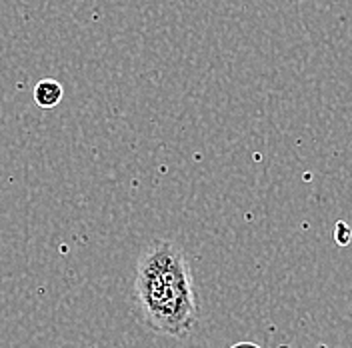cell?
I'll return each instance as SVG.
<instances>
[{
  "instance_id": "cell-1",
  "label": "cell",
  "mask_w": 352,
  "mask_h": 348,
  "mask_svg": "<svg viewBox=\"0 0 352 348\" xmlns=\"http://www.w3.org/2000/svg\"><path fill=\"white\" fill-rule=\"evenodd\" d=\"M136 320L156 334L186 338L198 325L190 262L170 240H154L140 254L132 284Z\"/></svg>"
},
{
  "instance_id": "cell-2",
  "label": "cell",
  "mask_w": 352,
  "mask_h": 348,
  "mask_svg": "<svg viewBox=\"0 0 352 348\" xmlns=\"http://www.w3.org/2000/svg\"><path fill=\"white\" fill-rule=\"evenodd\" d=\"M63 85L58 80H52V78H43L36 87H34V102L41 107V109H54L60 105L63 100Z\"/></svg>"
},
{
  "instance_id": "cell-3",
  "label": "cell",
  "mask_w": 352,
  "mask_h": 348,
  "mask_svg": "<svg viewBox=\"0 0 352 348\" xmlns=\"http://www.w3.org/2000/svg\"><path fill=\"white\" fill-rule=\"evenodd\" d=\"M334 240H336L340 246H346V244L351 242L352 232L346 222H342V220H340V222H336V224H334Z\"/></svg>"
},
{
  "instance_id": "cell-4",
  "label": "cell",
  "mask_w": 352,
  "mask_h": 348,
  "mask_svg": "<svg viewBox=\"0 0 352 348\" xmlns=\"http://www.w3.org/2000/svg\"><path fill=\"white\" fill-rule=\"evenodd\" d=\"M230 348H261L256 347V345H252V342H239V345H234V347Z\"/></svg>"
}]
</instances>
